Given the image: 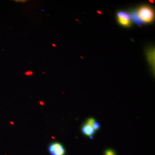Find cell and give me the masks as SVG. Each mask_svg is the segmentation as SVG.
I'll use <instances>...</instances> for the list:
<instances>
[{
  "mask_svg": "<svg viewBox=\"0 0 155 155\" xmlns=\"http://www.w3.org/2000/svg\"><path fill=\"white\" fill-rule=\"evenodd\" d=\"M117 17L118 22L122 26L128 27L131 25V16L127 12L119 11L117 13Z\"/></svg>",
  "mask_w": 155,
  "mask_h": 155,
  "instance_id": "3",
  "label": "cell"
},
{
  "mask_svg": "<svg viewBox=\"0 0 155 155\" xmlns=\"http://www.w3.org/2000/svg\"><path fill=\"white\" fill-rule=\"evenodd\" d=\"M52 46L53 47L56 48V47H57V46H56V45L54 43H52Z\"/></svg>",
  "mask_w": 155,
  "mask_h": 155,
  "instance_id": "11",
  "label": "cell"
},
{
  "mask_svg": "<svg viewBox=\"0 0 155 155\" xmlns=\"http://www.w3.org/2000/svg\"><path fill=\"white\" fill-rule=\"evenodd\" d=\"M100 127H101V125H100L99 123L97 122L96 121H95L93 124L92 127L95 131L99 130Z\"/></svg>",
  "mask_w": 155,
  "mask_h": 155,
  "instance_id": "6",
  "label": "cell"
},
{
  "mask_svg": "<svg viewBox=\"0 0 155 155\" xmlns=\"http://www.w3.org/2000/svg\"><path fill=\"white\" fill-rule=\"evenodd\" d=\"M81 131L84 135L88 137H91L95 133L94 130L92 127L87 125L85 123L81 127Z\"/></svg>",
  "mask_w": 155,
  "mask_h": 155,
  "instance_id": "4",
  "label": "cell"
},
{
  "mask_svg": "<svg viewBox=\"0 0 155 155\" xmlns=\"http://www.w3.org/2000/svg\"><path fill=\"white\" fill-rule=\"evenodd\" d=\"M131 17H132L133 21H134V22L136 23V24H138V25H141V24H143V22L141 21V19H140L139 17H138L136 11L134 12L133 13H132Z\"/></svg>",
  "mask_w": 155,
  "mask_h": 155,
  "instance_id": "5",
  "label": "cell"
},
{
  "mask_svg": "<svg viewBox=\"0 0 155 155\" xmlns=\"http://www.w3.org/2000/svg\"><path fill=\"white\" fill-rule=\"evenodd\" d=\"M136 12L143 23H151L154 19V12L152 8L149 6H140Z\"/></svg>",
  "mask_w": 155,
  "mask_h": 155,
  "instance_id": "1",
  "label": "cell"
},
{
  "mask_svg": "<svg viewBox=\"0 0 155 155\" xmlns=\"http://www.w3.org/2000/svg\"><path fill=\"white\" fill-rule=\"evenodd\" d=\"M50 155H66V150L64 145L59 142H53L48 147Z\"/></svg>",
  "mask_w": 155,
  "mask_h": 155,
  "instance_id": "2",
  "label": "cell"
},
{
  "mask_svg": "<svg viewBox=\"0 0 155 155\" xmlns=\"http://www.w3.org/2000/svg\"><path fill=\"white\" fill-rule=\"evenodd\" d=\"M16 2H18V3H25L26 2H27V1H25V0H22V1H20V0H18V1H14Z\"/></svg>",
  "mask_w": 155,
  "mask_h": 155,
  "instance_id": "10",
  "label": "cell"
},
{
  "mask_svg": "<svg viewBox=\"0 0 155 155\" xmlns=\"http://www.w3.org/2000/svg\"><path fill=\"white\" fill-rule=\"evenodd\" d=\"M42 73H43V74H45V73L44 72H42Z\"/></svg>",
  "mask_w": 155,
  "mask_h": 155,
  "instance_id": "12",
  "label": "cell"
},
{
  "mask_svg": "<svg viewBox=\"0 0 155 155\" xmlns=\"http://www.w3.org/2000/svg\"><path fill=\"white\" fill-rule=\"evenodd\" d=\"M24 74L26 76H31V75H33L34 73L31 70H28V71H26V72H24Z\"/></svg>",
  "mask_w": 155,
  "mask_h": 155,
  "instance_id": "9",
  "label": "cell"
},
{
  "mask_svg": "<svg viewBox=\"0 0 155 155\" xmlns=\"http://www.w3.org/2000/svg\"><path fill=\"white\" fill-rule=\"evenodd\" d=\"M95 121V120L94 119H93V118H90V119H87L85 124L92 127L93 124V123H94Z\"/></svg>",
  "mask_w": 155,
  "mask_h": 155,
  "instance_id": "7",
  "label": "cell"
},
{
  "mask_svg": "<svg viewBox=\"0 0 155 155\" xmlns=\"http://www.w3.org/2000/svg\"><path fill=\"white\" fill-rule=\"evenodd\" d=\"M104 155H116V153L113 150L108 149L106 150Z\"/></svg>",
  "mask_w": 155,
  "mask_h": 155,
  "instance_id": "8",
  "label": "cell"
}]
</instances>
